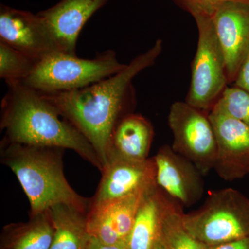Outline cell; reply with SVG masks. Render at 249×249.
Returning a JSON list of instances; mask_svg holds the SVG:
<instances>
[{"instance_id": "1", "label": "cell", "mask_w": 249, "mask_h": 249, "mask_svg": "<svg viewBox=\"0 0 249 249\" xmlns=\"http://www.w3.org/2000/svg\"><path fill=\"white\" fill-rule=\"evenodd\" d=\"M162 50L163 42L157 39L151 48L109 78L73 91H40L89 141L103 168L109 160L114 129L125 116L134 113L137 98L132 81L155 63Z\"/></svg>"}, {"instance_id": "2", "label": "cell", "mask_w": 249, "mask_h": 249, "mask_svg": "<svg viewBox=\"0 0 249 249\" xmlns=\"http://www.w3.org/2000/svg\"><path fill=\"white\" fill-rule=\"evenodd\" d=\"M6 85L8 90L1 101L0 121L5 140L70 149L102 172L103 163L94 147L42 93L21 82Z\"/></svg>"}, {"instance_id": "3", "label": "cell", "mask_w": 249, "mask_h": 249, "mask_svg": "<svg viewBox=\"0 0 249 249\" xmlns=\"http://www.w3.org/2000/svg\"><path fill=\"white\" fill-rule=\"evenodd\" d=\"M1 161L17 177L30 204V217L57 204L89 211L91 201L79 196L64 174L65 149L1 142Z\"/></svg>"}, {"instance_id": "4", "label": "cell", "mask_w": 249, "mask_h": 249, "mask_svg": "<svg viewBox=\"0 0 249 249\" xmlns=\"http://www.w3.org/2000/svg\"><path fill=\"white\" fill-rule=\"evenodd\" d=\"M114 50H106L92 59L57 52L37 62L30 76L21 82L41 92L81 89L109 78L126 67Z\"/></svg>"}, {"instance_id": "5", "label": "cell", "mask_w": 249, "mask_h": 249, "mask_svg": "<svg viewBox=\"0 0 249 249\" xmlns=\"http://www.w3.org/2000/svg\"><path fill=\"white\" fill-rule=\"evenodd\" d=\"M183 222L210 248L240 240L249 236V199L231 188L213 192L199 209L183 213Z\"/></svg>"}, {"instance_id": "6", "label": "cell", "mask_w": 249, "mask_h": 249, "mask_svg": "<svg viewBox=\"0 0 249 249\" xmlns=\"http://www.w3.org/2000/svg\"><path fill=\"white\" fill-rule=\"evenodd\" d=\"M198 42L191 67V80L186 102L210 112L229 86L225 60L212 19L195 14Z\"/></svg>"}, {"instance_id": "7", "label": "cell", "mask_w": 249, "mask_h": 249, "mask_svg": "<svg viewBox=\"0 0 249 249\" xmlns=\"http://www.w3.org/2000/svg\"><path fill=\"white\" fill-rule=\"evenodd\" d=\"M168 121L174 151L192 162L204 176L214 170L217 142L209 112L178 101L170 108Z\"/></svg>"}, {"instance_id": "8", "label": "cell", "mask_w": 249, "mask_h": 249, "mask_svg": "<svg viewBox=\"0 0 249 249\" xmlns=\"http://www.w3.org/2000/svg\"><path fill=\"white\" fill-rule=\"evenodd\" d=\"M0 42L37 60L63 52L48 23L37 13L0 6Z\"/></svg>"}, {"instance_id": "9", "label": "cell", "mask_w": 249, "mask_h": 249, "mask_svg": "<svg viewBox=\"0 0 249 249\" xmlns=\"http://www.w3.org/2000/svg\"><path fill=\"white\" fill-rule=\"evenodd\" d=\"M101 173L102 178L91 204L149 193L158 187L153 157L137 161L111 157Z\"/></svg>"}, {"instance_id": "10", "label": "cell", "mask_w": 249, "mask_h": 249, "mask_svg": "<svg viewBox=\"0 0 249 249\" xmlns=\"http://www.w3.org/2000/svg\"><path fill=\"white\" fill-rule=\"evenodd\" d=\"M209 118L217 142L214 170L226 181L245 178L249 175V126L214 109Z\"/></svg>"}, {"instance_id": "11", "label": "cell", "mask_w": 249, "mask_h": 249, "mask_svg": "<svg viewBox=\"0 0 249 249\" xmlns=\"http://www.w3.org/2000/svg\"><path fill=\"white\" fill-rule=\"evenodd\" d=\"M210 16L224 54L229 85L233 84L249 49V4L224 3Z\"/></svg>"}, {"instance_id": "12", "label": "cell", "mask_w": 249, "mask_h": 249, "mask_svg": "<svg viewBox=\"0 0 249 249\" xmlns=\"http://www.w3.org/2000/svg\"><path fill=\"white\" fill-rule=\"evenodd\" d=\"M157 183L165 194L182 206L191 207L204 196V175L189 160L168 145L155 157Z\"/></svg>"}, {"instance_id": "13", "label": "cell", "mask_w": 249, "mask_h": 249, "mask_svg": "<svg viewBox=\"0 0 249 249\" xmlns=\"http://www.w3.org/2000/svg\"><path fill=\"white\" fill-rule=\"evenodd\" d=\"M147 193L90 204L87 214L90 236L106 245L126 242L133 227L139 206Z\"/></svg>"}, {"instance_id": "14", "label": "cell", "mask_w": 249, "mask_h": 249, "mask_svg": "<svg viewBox=\"0 0 249 249\" xmlns=\"http://www.w3.org/2000/svg\"><path fill=\"white\" fill-rule=\"evenodd\" d=\"M109 0H60L39 14L53 31L64 53L76 55L82 29L96 11Z\"/></svg>"}, {"instance_id": "15", "label": "cell", "mask_w": 249, "mask_h": 249, "mask_svg": "<svg viewBox=\"0 0 249 249\" xmlns=\"http://www.w3.org/2000/svg\"><path fill=\"white\" fill-rule=\"evenodd\" d=\"M154 133L153 126L146 118L134 113L129 114L113 132L109 159L116 157L137 161L147 160Z\"/></svg>"}, {"instance_id": "16", "label": "cell", "mask_w": 249, "mask_h": 249, "mask_svg": "<svg viewBox=\"0 0 249 249\" xmlns=\"http://www.w3.org/2000/svg\"><path fill=\"white\" fill-rule=\"evenodd\" d=\"M165 197L159 186L144 196L126 241L128 249H153L160 237Z\"/></svg>"}, {"instance_id": "17", "label": "cell", "mask_w": 249, "mask_h": 249, "mask_svg": "<svg viewBox=\"0 0 249 249\" xmlns=\"http://www.w3.org/2000/svg\"><path fill=\"white\" fill-rule=\"evenodd\" d=\"M54 233L50 249H88L90 240L88 213L65 204L49 209Z\"/></svg>"}, {"instance_id": "18", "label": "cell", "mask_w": 249, "mask_h": 249, "mask_svg": "<svg viewBox=\"0 0 249 249\" xmlns=\"http://www.w3.org/2000/svg\"><path fill=\"white\" fill-rule=\"evenodd\" d=\"M182 206L165 197L160 238L166 249H210L188 231L183 222Z\"/></svg>"}, {"instance_id": "19", "label": "cell", "mask_w": 249, "mask_h": 249, "mask_svg": "<svg viewBox=\"0 0 249 249\" xmlns=\"http://www.w3.org/2000/svg\"><path fill=\"white\" fill-rule=\"evenodd\" d=\"M8 237V249H50L54 229L49 211L30 217L25 224L14 226Z\"/></svg>"}, {"instance_id": "20", "label": "cell", "mask_w": 249, "mask_h": 249, "mask_svg": "<svg viewBox=\"0 0 249 249\" xmlns=\"http://www.w3.org/2000/svg\"><path fill=\"white\" fill-rule=\"evenodd\" d=\"M38 60L0 42V78L6 83L22 82L30 76Z\"/></svg>"}, {"instance_id": "21", "label": "cell", "mask_w": 249, "mask_h": 249, "mask_svg": "<svg viewBox=\"0 0 249 249\" xmlns=\"http://www.w3.org/2000/svg\"><path fill=\"white\" fill-rule=\"evenodd\" d=\"M212 109L249 126V92L235 85L228 86Z\"/></svg>"}, {"instance_id": "22", "label": "cell", "mask_w": 249, "mask_h": 249, "mask_svg": "<svg viewBox=\"0 0 249 249\" xmlns=\"http://www.w3.org/2000/svg\"><path fill=\"white\" fill-rule=\"evenodd\" d=\"M181 7L193 16L205 14L211 16L214 9L227 2L249 3V0H175Z\"/></svg>"}, {"instance_id": "23", "label": "cell", "mask_w": 249, "mask_h": 249, "mask_svg": "<svg viewBox=\"0 0 249 249\" xmlns=\"http://www.w3.org/2000/svg\"><path fill=\"white\" fill-rule=\"evenodd\" d=\"M233 85L249 92V49Z\"/></svg>"}, {"instance_id": "24", "label": "cell", "mask_w": 249, "mask_h": 249, "mask_svg": "<svg viewBox=\"0 0 249 249\" xmlns=\"http://www.w3.org/2000/svg\"><path fill=\"white\" fill-rule=\"evenodd\" d=\"M88 249H128L127 242H122L115 245H106L98 241L97 239L90 236Z\"/></svg>"}, {"instance_id": "25", "label": "cell", "mask_w": 249, "mask_h": 249, "mask_svg": "<svg viewBox=\"0 0 249 249\" xmlns=\"http://www.w3.org/2000/svg\"><path fill=\"white\" fill-rule=\"evenodd\" d=\"M210 249H249V236L217 247H211Z\"/></svg>"}, {"instance_id": "26", "label": "cell", "mask_w": 249, "mask_h": 249, "mask_svg": "<svg viewBox=\"0 0 249 249\" xmlns=\"http://www.w3.org/2000/svg\"><path fill=\"white\" fill-rule=\"evenodd\" d=\"M153 249H166L164 247V245L162 243L161 241H160V237H159L158 240L156 242L155 247H154Z\"/></svg>"}]
</instances>
